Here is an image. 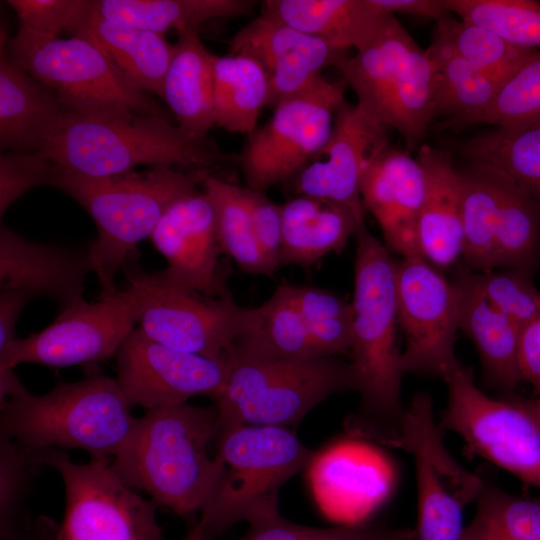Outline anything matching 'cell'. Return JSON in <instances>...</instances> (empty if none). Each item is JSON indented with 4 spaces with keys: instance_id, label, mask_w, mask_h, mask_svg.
Masks as SVG:
<instances>
[{
    "instance_id": "49",
    "label": "cell",
    "mask_w": 540,
    "mask_h": 540,
    "mask_svg": "<svg viewBox=\"0 0 540 540\" xmlns=\"http://www.w3.org/2000/svg\"><path fill=\"white\" fill-rule=\"evenodd\" d=\"M518 369L522 381L540 395V312L520 330Z\"/></svg>"
},
{
    "instance_id": "14",
    "label": "cell",
    "mask_w": 540,
    "mask_h": 540,
    "mask_svg": "<svg viewBox=\"0 0 540 540\" xmlns=\"http://www.w3.org/2000/svg\"><path fill=\"white\" fill-rule=\"evenodd\" d=\"M13 61L52 89L69 114L165 115L146 92L130 84L84 37L47 41Z\"/></svg>"
},
{
    "instance_id": "44",
    "label": "cell",
    "mask_w": 540,
    "mask_h": 540,
    "mask_svg": "<svg viewBox=\"0 0 540 540\" xmlns=\"http://www.w3.org/2000/svg\"><path fill=\"white\" fill-rule=\"evenodd\" d=\"M43 466L39 450L0 436V526L28 518L23 507Z\"/></svg>"
},
{
    "instance_id": "29",
    "label": "cell",
    "mask_w": 540,
    "mask_h": 540,
    "mask_svg": "<svg viewBox=\"0 0 540 540\" xmlns=\"http://www.w3.org/2000/svg\"><path fill=\"white\" fill-rule=\"evenodd\" d=\"M281 264L309 266L341 251L365 224L350 209L327 199L297 195L281 205Z\"/></svg>"
},
{
    "instance_id": "4",
    "label": "cell",
    "mask_w": 540,
    "mask_h": 540,
    "mask_svg": "<svg viewBox=\"0 0 540 540\" xmlns=\"http://www.w3.org/2000/svg\"><path fill=\"white\" fill-rule=\"evenodd\" d=\"M207 174V169L158 166L95 178L58 170L52 186L77 201L96 224L98 236L88 251L102 292L117 289L114 278L136 245L150 238L166 210L195 192Z\"/></svg>"
},
{
    "instance_id": "23",
    "label": "cell",
    "mask_w": 540,
    "mask_h": 540,
    "mask_svg": "<svg viewBox=\"0 0 540 540\" xmlns=\"http://www.w3.org/2000/svg\"><path fill=\"white\" fill-rule=\"evenodd\" d=\"M313 497L320 510L335 520L358 517L373 507L388 485L382 460L366 446L339 441L315 452L307 469Z\"/></svg>"
},
{
    "instance_id": "9",
    "label": "cell",
    "mask_w": 540,
    "mask_h": 540,
    "mask_svg": "<svg viewBox=\"0 0 540 540\" xmlns=\"http://www.w3.org/2000/svg\"><path fill=\"white\" fill-rule=\"evenodd\" d=\"M139 328L153 340L177 350L225 360L236 343L256 332L257 308L233 298H214L174 283L161 272L129 270Z\"/></svg>"
},
{
    "instance_id": "47",
    "label": "cell",
    "mask_w": 540,
    "mask_h": 540,
    "mask_svg": "<svg viewBox=\"0 0 540 540\" xmlns=\"http://www.w3.org/2000/svg\"><path fill=\"white\" fill-rule=\"evenodd\" d=\"M244 188L256 239L273 265H280L282 248L281 205L271 201L264 191Z\"/></svg>"
},
{
    "instance_id": "17",
    "label": "cell",
    "mask_w": 540,
    "mask_h": 540,
    "mask_svg": "<svg viewBox=\"0 0 540 540\" xmlns=\"http://www.w3.org/2000/svg\"><path fill=\"white\" fill-rule=\"evenodd\" d=\"M116 363V379L127 399L147 410L187 403L196 395L214 398L228 373V358L214 360L170 348L139 327L122 343Z\"/></svg>"
},
{
    "instance_id": "19",
    "label": "cell",
    "mask_w": 540,
    "mask_h": 540,
    "mask_svg": "<svg viewBox=\"0 0 540 540\" xmlns=\"http://www.w3.org/2000/svg\"><path fill=\"white\" fill-rule=\"evenodd\" d=\"M231 55L258 62L269 80L272 109L320 82L323 70L347 55L325 41L261 12L229 41Z\"/></svg>"
},
{
    "instance_id": "38",
    "label": "cell",
    "mask_w": 540,
    "mask_h": 540,
    "mask_svg": "<svg viewBox=\"0 0 540 540\" xmlns=\"http://www.w3.org/2000/svg\"><path fill=\"white\" fill-rule=\"evenodd\" d=\"M434 36L446 42L499 88L524 64L540 54L538 49L511 44L495 33L455 19L451 14L436 21Z\"/></svg>"
},
{
    "instance_id": "32",
    "label": "cell",
    "mask_w": 540,
    "mask_h": 540,
    "mask_svg": "<svg viewBox=\"0 0 540 540\" xmlns=\"http://www.w3.org/2000/svg\"><path fill=\"white\" fill-rule=\"evenodd\" d=\"M435 72L434 119L446 117L447 126L475 125L491 107L499 86L433 36L427 48Z\"/></svg>"
},
{
    "instance_id": "10",
    "label": "cell",
    "mask_w": 540,
    "mask_h": 540,
    "mask_svg": "<svg viewBox=\"0 0 540 540\" xmlns=\"http://www.w3.org/2000/svg\"><path fill=\"white\" fill-rule=\"evenodd\" d=\"M39 451L42 463L65 485V513L55 540H165L158 504L128 486L112 468V458L76 464L59 449Z\"/></svg>"
},
{
    "instance_id": "16",
    "label": "cell",
    "mask_w": 540,
    "mask_h": 540,
    "mask_svg": "<svg viewBox=\"0 0 540 540\" xmlns=\"http://www.w3.org/2000/svg\"><path fill=\"white\" fill-rule=\"evenodd\" d=\"M398 325L405 336L402 371L443 378L455 354L458 305L453 284L421 255L396 262Z\"/></svg>"
},
{
    "instance_id": "21",
    "label": "cell",
    "mask_w": 540,
    "mask_h": 540,
    "mask_svg": "<svg viewBox=\"0 0 540 540\" xmlns=\"http://www.w3.org/2000/svg\"><path fill=\"white\" fill-rule=\"evenodd\" d=\"M424 188L417 158L390 145L370 161L362 176L363 205L378 222L388 250L402 258L422 256L418 221Z\"/></svg>"
},
{
    "instance_id": "18",
    "label": "cell",
    "mask_w": 540,
    "mask_h": 540,
    "mask_svg": "<svg viewBox=\"0 0 540 540\" xmlns=\"http://www.w3.org/2000/svg\"><path fill=\"white\" fill-rule=\"evenodd\" d=\"M389 131L358 104L343 102L329 138L291 180L295 193L330 200L364 219L362 176L370 161L390 145Z\"/></svg>"
},
{
    "instance_id": "39",
    "label": "cell",
    "mask_w": 540,
    "mask_h": 540,
    "mask_svg": "<svg viewBox=\"0 0 540 540\" xmlns=\"http://www.w3.org/2000/svg\"><path fill=\"white\" fill-rule=\"evenodd\" d=\"M462 540H540V499L484 482Z\"/></svg>"
},
{
    "instance_id": "11",
    "label": "cell",
    "mask_w": 540,
    "mask_h": 540,
    "mask_svg": "<svg viewBox=\"0 0 540 540\" xmlns=\"http://www.w3.org/2000/svg\"><path fill=\"white\" fill-rule=\"evenodd\" d=\"M441 431L430 396L417 393L404 411L394 444L405 449L414 461L416 540H462L464 511L476 502L485 482L453 457Z\"/></svg>"
},
{
    "instance_id": "45",
    "label": "cell",
    "mask_w": 540,
    "mask_h": 540,
    "mask_svg": "<svg viewBox=\"0 0 540 540\" xmlns=\"http://www.w3.org/2000/svg\"><path fill=\"white\" fill-rule=\"evenodd\" d=\"M538 116H540V54L524 64L500 88L493 104L476 124L502 126Z\"/></svg>"
},
{
    "instance_id": "15",
    "label": "cell",
    "mask_w": 540,
    "mask_h": 540,
    "mask_svg": "<svg viewBox=\"0 0 540 540\" xmlns=\"http://www.w3.org/2000/svg\"><path fill=\"white\" fill-rule=\"evenodd\" d=\"M136 323L134 294L128 286L102 292L95 302L83 299L59 310L43 330L16 338L0 353V370L22 363L67 367L116 356Z\"/></svg>"
},
{
    "instance_id": "36",
    "label": "cell",
    "mask_w": 540,
    "mask_h": 540,
    "mask_svg": "<svg viewBox=\"0 0 540 540\" xmlns=\"http://www.w3.org/2000/svg\"><path fill=\"white\" fill-rule=\"evenodd\" d=\"M202 186L214 209L222 251L248 274L273 276L277 267L267 258L256 239L244 188L210 174Z\"/></svg>"
},
{
    "instance_id": "12",
    "label": "cell",
    "mask_w": 540,
    "mask_h": 540,
    "mask_svg": "<svg viewBox=\"0 0 540 540\" xmlns=\"http://www.w3.org/2000/svg\"><path fill=\"white\" fill-rule=\"evenodd\" d=\"M442 379L448 398L441 430L458 434L473 453L540 489V427L519 399L488 396L460 362Z\"/></svg>"
},
{
    "instance_id": "35",
    "label": "cell",
    "mask_w": 540,
    "mask_h": 540,
    "mask_svg": "<svg viewBox=\"0 0 540 540\" xmlns=\"http://www.w3.org/2000/svg\"><path fill=\"white\" fill-rule=\"evenodd\" d=\"M458 172L462 186V256L471 271H491L496 268L497 248L496 170L468 162Z\"/></svg>"
},
{
    "instance_id": "8",
    "label": "cell",
    "mask_w": 540,
    "mask_h": 540,
    "mask_svg": "<svg viewBox=\"0 0 540 540\" xmlns=\"http://www.w3.org/2000/svg\"><path fill=\"white\" fill-rule=\"evenodd\" d=\"M355 390L349 362L334 357L283 360L232 352L223 387L213 398L216 435L239 425L292 429L335 393Z\"/></svg>"
},
{
    "instance_id": "37",
    "label": "cell",
    "mask_w": 540,
    "mask_h": 540,
    "mask_svg": "<svg viewBox=\"0 0 540 540\" xmlns=\"http://www.w3.org/2000/svg\"><path fill=\"white\" fill-rule=\"evenodd\" d=\"M258 310V329L240 339L233 352L248 357L283 360L323 358L313 345L305 321L282 284Z\"/></svg>"
},
{
    "instance_id": "43",
    "label": "cell",
    "mask_w": 540,
    "mask_h": 540,
    "mask_svg": "<svg viewBox=\"0 0 540 540\" xmlns=\"http://www.w3.org/2000/svg\"><path fill=\"white\" fill-rule=\"evenodd\" d=\"M534 272L530 268H505L496 272L472 271V277L488 302L521 329L540 312Z\"/></svg>"
},
{
    "instance_id": "7",
    "label": "cell",
    "mask_w": 540,
    "mask_h": 540,
    "mask_svg": "<svg viewBox=\"0 0 540 540\" xmlns=\"http://www.w3.org/2000/svg\"><path fill=\"white\" fill-rule=\"evenodd\" d=\"M374 119L397 131L406 151L416 149L434 120L435 72L395 15L385 17L372 39L334 66Z\"/></svg>"
},
{
    "instance_id": "31",
    "label": "cell",
    "mask_w": 540,
    "mask_h": 540,
    "mask_svg": "<svg viewBox=\"0 0 540 540\" xmlns=\"http://www.w3.org/2000/svg\"><path fill=\"white\" fill-rule=\"evenodd\" d=\"M251 0H93L91 9L99 16L130 27L165 35L198 31L204 22L216 18L249 14Z\"/></svg>"
},
{
    "instance_id": "22",
    "label": "cell",
    "mask_w": 540,
    "mask_h": 540,
    "mask_svg": "<svg viewBox=\"0 0 540 540\" xmlns=\"http://www.w3.org/2000/svg\"><path fill=\"white\" fill-rule=\"evenodd\" d=\"M94 271L87 250L46 244L0 228V288L47 297L59 310L83 300L85 280Z\"/></svg>"
},
{
    "instance_id": "3",
    "label": "cell",
    "mask_w": 540,
    "mask_h": 540,
    "mask_svg": "<svg viewBox=\"0 0 540 540\" xmlns=\"http://www.w3.org/2000/svg\"><path fill=\"white\" fill-rule=\"evenodd\" d=\"M65 173L108 177L139 165L207 169L235 160L215 141L195 137L165 115L67 113L41 150Z\"/></svg>"
},
{
    "instance_id": "51",
    "label": "cell",
    "mask_w": 540,
    "mask_h": 540,
    "mask_svg": "<svg viewBox=\"0 0 540 540\" xmlns=\"http://www.w3.org/2000/svg\"><path fill=\"white\" fill-rule=\"evenodd\" d=\"M376 4L386 13L422 16L438 21L451 14L446 0H375Z\"/></svg>"
},
{
    "instance_id": "20",
    "label": "cell",
    "mask_w": 540,
    "mask_h": 540,
    "mask_svg": "<svg viewBox=\"0 0 540 540\" xmlns=\"http://www.w3.org/2000/svg\"><path fill=\"white\" fill-rule=\"evenodd\" d=\"M150 239L167 261L164 277L209 297L231 296L219 264L222 249L214 209L204 191L173 203Z\"/></svg>"
},
{
    "instance_id": "42",
    "label": "cell",
    "mask_w": 540,
    "mask_h": 540,
    "mask_svg": "<svg viewBox=\"0 0 540 540\" xmlns=\"http://www.w3.org/2000/svg\"><path fill=\"white\" fill-rule=\"evenodd\" d=\"M237 540H416V534L410 527L390 528L367 522L310 527L278 514L249 525L248 531Z\"/></svg>"
},
{
    "instance_id": "40",
    "label": "cell",
    "mask_w": 540,
    "mask_h": 540,
    "mask_svg": "<svg viewBox=\"0 0 540 540\" xmlns=\"http://www.w3.org/2000/svg\"><path fill=\"white\" fill-rule=\"evenodd\" d=\"M7 3L19 20L16 35L7 39V51L13 60L59 38L64 31L74 34L91 7V0H9Z\"/></svg>"
},
{
    "instance_id": "54",
    "label": "cell",
    "mask_w": 540,
    "mask_h": 540,
    "mask_svg": "<svg viewBox=\"0 0 540 540\" xmlns=\"http://www.w3.org/2000/svg\"><path fill=\"white\" fill-rule=\"evenodd\" d=\"M184 540H212V538L208 536L204 527L198 521Z\"/></svg>"
},
{
    "instance_id": "52",
    "label": "cell",
    "mask_w": 540,
    "mask_h": 540,
    "mask_svg": "<svg viewBox=\"0 0 540 540\" xmlns=\"http://www.w3.org/2000/svg\"><path fill=\"white\" fill-rule=\"evenodd\" d=\"M56 523L45 516L0 527L1 540H55Z\"/></svg>"
},
{
    "instance_id": "28",
    "label": "cell",
    "mask_w": 540,
    "mask_h": 540,
    "mask_svg": "<svg viewBox=\"0 0 540 540\" xmlns=\"http://www.w3.org/2000/svg\"><path fill=\"white\" fill-rule=\"evenodd\" d=\"M262 7L263 13L342 52L365 47L389 15L375 0H266Z\"/></svg>"
},
{
    "instance_id": "26",
    "label": "cell",
    "mask_w": 540,
    "mask_h": 540,
    "mask_svg": "<svg viewBox=\"0 0 540 540\" xmlns=\"http://www.w3.org/2000/svg\"><path fill=\"white\" fill-rule=\"evenodd\" d=\"M458 328L473 342L486 383L512 390L522 381L518 369L520 328L495 309L475 284L472 271L461 270L453 283Z\"/></svg>"
},
{
    "instance_id": "27",
    "label": "cell",
    "mask_w": 540,
    "mask_h": 540,
    "mask_svg": "<svg viewBox=\"0 0 540 540\" xmlns=\"http://www.w3.org/2000/svg\"><path fill=\"white\" fill-rule=\"evenodd\" d=\"M74 35L95 44L134 87L162 99L163 83L175 44L165 36L97 15L90 7Z\"/></svg>"
},
{
    "instance_id": "34",
    "label": "cell",
    "mask_w": 540,
    "mask_h": 540,
    "mask_svg": "<svg viewBox=\"0 0 540 540\" xmlns=\"http://www.w3.org/2000/svg\"><path fill=\"white\" fill-rule=\"evenodd\" d=\"M269 80L262 66L243 55H215L213 104L215 124L231 133L251 134L269 105Z\"/></svg>"
},
{
    "instance_id": "24",
    "label": "cell",
    "mask_w": 540,
    "mask_h": 540,
    "mask_svg": "<svg viewBox=\"0 0 540 540\" xmlns=\"http://www.w3.org/2000/svg\"><path fill=\"white\" fill-rule=\"evenodd\" d=\"M66 114L55 92L10 58L1 32V151L41 150Z\"/></svg>"
},
{
    "instance_id": "25",
    "label": "cell",
    "mask_w": 540,
    "mask_h": 540,
    "mask_svg": "<svg viewBox=\"0 0 540 540\" xmlns=\"http://www.w3.org/2000/svg\"><path fill=\"white\" fill-rule=\"evenodd\" d=\"M425 179L418 221L422 256L437 268L452 265L463 246L462 186L450 152L421 145L417 154Z\"/></svg>"
},
{
    "instance_id": "2",
    "label": "cell",
    "mask_w": 540,
    "mask_h": 540,
    "mask_svg": "<svg viewBox=\"0 0 540 540\" xmlns=\"http://www.w3.org/2000/svg\"><path fill=\"white\" fill-rule=\"evenodd\" d=\"M216 406L187 403L147 410L111 465L131 488L179 516L201 512L219 474L209 447L215 441Z\"/></svg>"
},
{
    "instance_id": "13",
    "label": "cell",
    "mask_w": 540,
    "mask_h": 540,
    "mask_svg": "<svg viewBox=\"0 0 540 540\" xmlns=\"http://www.w3.org/2000/svg\"><path fill=\"white\" fill-rule=\"evenodd\" d=\"M346 83L325 77L312 88L283 100L257 127L235 160L247 187L266 191L291 181L330 136L336 110L345 102Z\"/></svg>"
},
{
    "instance_id": "1",
    "label": "cell",
    "mask_w": 540,
    "mask_h": 540,
    "mask_svg": "<svg viewBox=\"0 0 540 540\" xmlns=\"http://www.w3.org/2000/svg\"><path fill=\"white\" fill-rule=\"evenodd\" d=\"M355 237L353 340L349 363L360 405L346 426L351 436L393 446L405 411L401 399L404 372L396 344V262L386 245L365 224Z\"/></svg>"
},
{
    "instance_id": "33",
    "label": "cell",
    "mask_w": 540,
    "mask_h": 540,
    "mask_svg": "<svg viewBox=\"0 0 540 540\" xmlns=\"http://www.w3.org/2000/svg\"><path fill=\"white\" fill-rule=\"evenodd\" d=\"M459 151L467 162L503 172L540 205V116L494 126Z\"/></svg>"
},
{
    "instance_id": "48",
    "label": "cell",
    "mask_w": 540,
    "mask_h": 540,
    "mask_svg": "<svg viewBox=\"0 0 540 540\" xmlns=\"http://www.w3.org/2000/svg\"><path fill=\"white\" fill-rule=\"evenodd\" d=\"M282 285L306 325L354 316L352 302L334 292L313 286Z\"/></svg>"
},
{
    "instance_id": "30",
    "label": "cell",
    "mask_w": 540,
    "mask_h": 540,
    "mask_svg": "<svg viewBox=\"0 0 540 540\" xmlns=\"http://www.w3.org/2000/svg\"><path fill=\"white\" fill-rule=\"evenodd\" d=\"M165 75L162 100L178 125L195 137H207L215 124L213 64L215 55L202 44L198 31L178 34Z\"/></svg>"
},
{
    "instance_id": "53",
    "label": "cell",
    "mask_w": 540,
    "mask_h": 540,
    "mask_svg": "<svg viewBox=\"0 0 540 540\" xmlns=\"http://www.w3.org/2000/svg\"><path fill=\"white\" fill-rule=\"evenodd\" d=\"M519 401L540 427V395L535 396L534 398L519 399Z\"/></svg>"
},
{
    "instance_id": "50",
    "label": "cell",
    "mask_w": 540,
    "mask_h": 540,
    "mask_svg": "<svg viewBox=\"0 0 540 540\" xmlns=\"http://www.w3.org/2000/svg\"><path fill=\"white\" fill-rule=\"evenodd\" d=\"M35 296L24 290H1L0 353L15 341V328L21 312Z\"/></svg>"
},
{
    "instance_id": "5",
    "label": "cell",
    "mask_w": 540,
    "mask_h": 540,
    "mask_svg": "<svg viewBox=\"0 0 540 540\" xmlns=\"http://www.w3.org/2000/svg\"><path fill=\"white\" fill-rule=\"evenodd\" d=\"M0 436L31 450L76 448L112 458L137 418L117 379L94 375L44 395L28 390L0 402Z\"/></svg>"
},
{
    "instance_id": "6",
    "label": "cell",
    "mask_w": 540,
    "mask_h": 540,
    "mask_svg": "<svg viewBox=\"0 0 540 540\" xmlns=\"http://www.w3.org/2000/svg\"><path fill=\"white\" fill-rule=\"evenodd\" d=\"M215 444L219 474L199 520L211 538L237 523L280 514L282 486L306 470L315 453L292 429L274 426L231 427Z\"/></svg>"
},
{
    "instance_id": "46",
    "label": "cell",
    "mask_w": 540,
    "mask_h": 540,
    "mask_svg": "<svg viewBox=\"0 0 540 540\" xmlns=\"http://www.w3.org/2000/svg\"><path fill=\"white\" fill-rule=\"evenodd\" d=\"M58 166L42 151L5 152L0 157V216L29 190L52 186Z\"/></svg>"
},
{
    "instance_id": "41",
    "label": "cell",
    "mask_w": 540,
    "mask_h": 540,
    "mask_svg": "<svg viewBox=\"0 0 540 540\" xmlns=\"http://www.w3.org/2000/svg\"><path fill=\"white\" fill-rule=\"evenodd\" d=\"M459 19L481 26L519 47L540 50V2L446 0Z\"/></svg>"
}]
</instances>
